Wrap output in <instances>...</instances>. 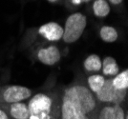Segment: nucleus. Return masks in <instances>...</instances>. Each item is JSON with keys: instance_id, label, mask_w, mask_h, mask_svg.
I'll return each instance as SVG.
<instances>
[{"instance_id": "nucleus-1", "label": "nucleus", "mask_w": 128, "mask_h": 119, "mask_svg": "<svg viewBox=\"0 0 128 119\" xmlns=\"http://www.w3.org/2000/svg\"><path fill=\"white\" fill-rule=\"evenodd\" d=\"M100 106L95 93L81 76L78 75L60 89L59 119H98Z\"/></svg>"}, {"instance_id": "nucleus-2", "label": "nucleus", "mask_w": 128, "mask_h": 119, "mask_svg": "<svg viewBox=\"0 0 128 119\" xmlns=\"http://www.w3.org/2000/svg\"><path fill=\"white\" fill-rule=\"evenodd\" d=\"M27 105L30 119H59L60 90L46 91L32 94Z\"/></svg>"}, {"instance_id": "nucleus-3", "label": "nucleus", "mask_w": 128, "mask_h": 119, "mask_svg": "<svg viewBox=\"0 0 128 119\" xmlns=\"http://www.w3.org/2000/svg\"><path fill=\"white\" fill-rule=\"evenodd\" d=\"M87 18L82 12H75L67 17L63 27L62 40L66 44H73L80 39L85 31Z\"/></svg>"}, {"instance_id": "nucleus-4", "label": "nucleus", "mask_w": 128, "mask_h": 119, "mask_svg": "<svg viewBox=\"0 0 128 119\" xmlns=\"http://www.w3.org/2000/svg\"><path fill=\"white\" fill-rule=\"evenodd\" d=\"M128 90L118 91L112 85L111 78H106L105 83L98 92L95 93L98 101L100 104L123 105L127 101Z\"/></svg>"}, {"instance_id": "nucleus-5", "label": "nucleus", "mask_w": 128, "mask_h": 119, "mask_svg": "<svg viewBox=\"0 0 128 119\" xmlns=\"http://www.w3.org/2000/svg\"><path fill=\"white\" fill-rule=\"evenodd\" d=\"M32 90L19 85H6L0 90V105L23 102L32 96Z\"/></svg>"}, {"instance_id": "nucleus-6", "label": "nucleus", "mask_w": 128, "mask_h": 119, "mask_svg": "<svg viewBox=\"0 0 128 119\" xmlns=\"http://www.w3.org/2000/svg\"><path fill=\"white\" fill-rule=\"evenodd\" d=\"M36 59L46 66H54L61 60L62 54L59 48L53 43L40 45L34 52Z\"/></svg>"}, {"instance_id": "nucleus-7", "label": "nucleus", "mask_w": 128, "mask_h": 119, "mask_svg": "<svg viewBox=\"0 0 128 119\" xmlns=\"http://www.w3.org/2000/svg\"><path fill=\"white\" fill-rule=\"evenodd\" d=\"M38 34L43 39H45L47 42H58L62 39L63 27H61V25H59L56 22H48L38 28Z\"/></svg>"}, {"instance_id": "nucleus-8", "label": "nucleus", "mask_w": 128, "mask_h": 119, "mask_svg": "<svg viewBox=\"0 0 128 119\" xmlns=\"http://www.w3.org/2000/svg\"><path fill=\"white\" fill-rule=\"evenodd\" d=\"M12 119H30V113L26 101L9 105H0Z\"/></svg>"}, {"instance_id": "nucleus-9", "label": "nucleus", "mask_w": 128, "mask_h": 119, "mask_svg": "<svg viewBox=\"0 0 128 119\" xmlns=\"http://www.w3.org/2000/svg\"><path fill=\"white\" fill-rule=\"evenodd\" d=\"M102 71L103 76L111 78L120 72V66L114 57L106 56L102 61Z\"/></svg>"}, {"instance_id": "nucleus-10", "label": "nucleus", "mask_w": 128, "mask_h": 119, "mask_svg": "<svg viewBox=\"0 0 128 119\" xmlns=\"http://www.w3.org/2000/svg\"><path fill=\"white\" fill-rule=\"evenodd\" d=\"M83 69L88 73H98L102 70V58L98 54H90L83 61Z\"/></svg>"}, {"instance_id": "nucleus-11", "label": "nucleus", "mask_w": 128, "mask_h": 119, "mask_svg": "<svg viewBox=\"0 0 128 119\" xmlns=\"http://www.w3.org/2000/svg\"><path fill=\"white\" fill-rule=\"evenodd\" d=\"M92 10L95 16L98 18H103L109 15L111 7L107 0H94L92 5Z\"/></svg>"}, {"instance_id": "nucleus-12", "label": "nucleus", "mask_w": 128, "mask_h": 119, "mask_svg": "<svg viewBox=\"0 0 128 119\" xmlns=\"http://www.w3.org/2000/svg\"><path fill=\"white\" fill-rule=\"evenodd\" d=\"M98 34L102 41L106 43H114L118 38V33L117 29L112 26H107V25L102 26L100 29Z\"/></svg>"}, {"instance_id": "nucleus-13", "label": "nucleus", "mask_w": 128, "mask_h": 119, "mask_svg": "<svg viewBox=\"0 0 128 119\" xmlns=\"http://www.w3.org/2000/svg\"><path fill=\"white\" fill-rule=\"evenodd\" d=\"M105 80H106L105 76H103L102 74H98V73H94L87 77L86 84L90 89L91 92L96 93L103 87Z\"/></svg>"}, {"instance_id": "nucleus-14", "label": "nucleus", "mask_w": 128, "mask_h": 119, "mask_svg": "<svg viewBox=\"0 0 128 119\" xmlns=\"http://www.w3.org/2000/svg\"><path fill=\"white\" fill-rule=\"evenodd\" d=\"M111 81L113 87L116 90L118 91L128 90V70L125 69L120 71L117 75L111 77Z\"/></svg>"}, {"instance_id": "nucleus-15", "label": "nucleus", "mask_w": 128, "mask_h": 119, "mask_svg": "<svg viewBox=\"0 0 128 119\" xmlns=\"http://www.w3.org/2000/svg\"><path fill=\"white\" fill-rule=\"evenodd\" d=\"M113 119H128L126 103L123 105H115V114Z\"/></svg>"}, {"instance_id": "nucleus-16", "label": "nucleus", "mask_w": 128, "mask_h": 119, "mask_svg": "<svg viewBox=\"0 0 128 119\" xmlns=\"http://www.w3.org/2000/svg\"><path fill=\"white\" fill-rule=\"evenodd\" d=\"M0 119H12L4 109L0 107Z\"/></svg>"}, {"instance_id": "nucleus-17", "label": "nucleus", "mask_w": 128, "mask_h": 119, "mask_svg": "<svg viewBox=\"0 0 128 119\" xmlns=\"http://www.w3.org/2000/svg\"><path fill=\"white\" fill-rule=\"evenodd\" d=\"M67 2H69V5L74 6V7H78V6L83 4L82 0H68Z\"/></svg>"}, {"instance_id": "nucleus-18", "label": "nucleus", "mask_w": 128, "mask_h": 119, "mask_svg": "<svg viewBox=\"0 0 128 119\" xmlns=\"http://www.w3.org/2000/svg\"><path fill=\"white\" fill-rule=\"evenodd\" d=\"M107 1H108V3L114 6H120L123 2V0H107Z\"/></svg>"}, {"instance_id": "nucleus-19", "label": "nucleus", "mask_w": 128, "mask_h": 119, "mask_svg": "<svg viewBox=\"0 0 128 119\" xmlns=\"http://www.w3.org/2000/svg\"><path fill=\"white\" fill-rule=\"evenodd\" d=\"M48 2H50V3H58V2H59L60 0H47Z\"/></svg>"}, {"instance_id": "nucleus-20", "label": "nucleus", "mask_w": 128, "mask_h": 119, "mask_svg": "<svg viewBox=\"0 0 128 119\" xmlns=\"http://www.w3.org/2000/svg\"><path fill=\"white\" fill-rule=\"evenodd\" d=\"M82 1H83V3H89L92 0H82Z\"/></svg>"}, {"instance_id": "nucleus-21", "label": "nucleus", "mask_w": 128, "mask_h": 119, "mask_svg": "<svg viewBox=\"0 0 128 119\" xmlns=\"http://www.w3.org/2000/svg\"><path fill=\"white\" fill-rule=\"evenodd\" d=\"M0 90H1V86H0Z\"/></svg>"}, {"instance_id": "nucleus-22", "label": "nucleus", "mask_w": 128, "mask_h": 119, "mask_svg": "<svg viewBox=\"0 0 128 119\" xmlns=\"http://www.w3.org/2000/svg\"><path fill=\"white\" fill-rule=\"evenodd\" d=\"M66 1H68V0H66Z\"/></svg>"}]
</instances>
